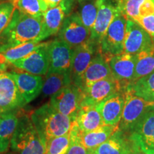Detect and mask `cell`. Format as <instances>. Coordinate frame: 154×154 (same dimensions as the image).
Masks as SVG:
<instances>
[{
	"instance_id": "16",
	"label": "cell",
	"mask_w": 154,
	"mask_h": 154,
	"mask_svg": "<svg viewBox=\"0 0 154 154\" xmlns=\"http://www.w3.org/2000/svg\"><path fill=\"white\" fill-rule=\"evenodd\" d=\"M129 135L142 152L154 154V113L149 109Z\"/></svg>"
},
{
	"instance_id": "29",
	"label": "cell",
	"mask_w": 154,
	"mask_h": 154,
	"mask_svg": "<svg viewBox=\"0 0 154 154\" xmlns=\"http://www.w3.org/2000/svg\"><path fill=\"white\" fill-rule=\"evenodd\" d=\"M77 14L86 28L91 31L98 12V0H84L77 2Z\"/></svg>"
},
{
	"instance_id": "20",
	"label": "cell",
	"mask_w": 154,
	"mask_h": 154,
	"mask_svg": "<svg viewBox=\"0 0 154 154\" xmlns=\"http://www.w3.org/2000/svg\"><path fill=\"white\" fill-rule=\"evenodd\" d=\"M125 103V91L113 94L96 106L105 125L117 126L122 116Z\"/></svg>"
},
{
	"instance_id": "43",
	"label": "cell",
	"mask_w": 154,
	"mask_h": 154,
	"mask_svg": "<svg viewBox=\"0 0 154 154\" xmlns=\"http://www.w3.org/2000/svg\"><path fill=\"white\" fill-rule=\"evenodd\" d=\"M81 1H84V0H77V2H81Z\"/></svg>"
},
{
	"instance_id": "21",
	"label": "cell",
	"mask_w": 154,
	"mask_h": 154,
	"mask_svg": "<svg viewBox=\"0 0 154 154\" xmlns=\"http://www.w3.org/2000/svg\"><path fill=\"white\" fill-rule=\"evenodd\" d=\"M137 146L129 134L118 129L95 151L97 154H129Z\"/></svg>"
},
{
	"instance_id": "8",
	"label": "cell",
	"mask_w": 154,
	"mask_h": 154,
	"mask_svg": "<svg viewBox=\"0 0 154 154\" xmlns=\"http://www.w3.org/2000/svg\"><path fill=\"white\" fill-rule=\"evenodd\" d=\"M82 98V88L72 83L51 96L49 103L58 112L75 119Z\"/></svg>"
},
{
	"instance_id": "9",
	"label": "cell",
	"mask_w": 154,
	"mask_h": 154,
	"mask_svg": "<svg viewBox=\"0 0 154 154\" xmlns=\"http://www.w3.org/2000/svg\"><path fill=\"white\" fill-rule=\"evenodd\" d=\"M126 87L113 77L98 81L82 89L83 98L81 106H96L113 94L124 91Z\"/></svg>"
},
{
	"instance_id": "36",
	"label": "cell",
	"mask_w": 154,
	"mask_h": 154,
	"mask_svg": "<svg viewBox=\"0 0 154 154\" xmlns=\"http://www.w3.org/2000/svg\"><path fill=\"white\" fill-rule=\"evenodd\" d=\"M71 143L66 154H87L88 150L84 148L76 139L70 137Z\"/></svg>"
},
{
	"instance_id": "23",
	"label": "cell",
	"mask_w": 154,
	"mask_h": 154,
	"mask_svg": "<svg viewBox=\"0 0 154 154\" xmlns=\"http://www.w3.org/2000/svg\"><path fill=\"white\" fill-rule=\"evenodd\" d=\"M74 124L82 133L92 131L105 125L96 106H81L75 117Z\"/></svg>"
},
{
	"instance_id": "27",
	"label": "cell",
	"mask_w": 154,
	"mask_h": 154,
	"mask_svg": "<svg viewBox=\"0 0 154 154\" xmlns=\"http://www.w3.org/2000/svg\"><path fill=\"white\" fill-rule=\"evenodd\" d=\"M134 95L151 103L154 101V72L127 86Z\"/></svg>"
},
{
	"instance_id": "30",
	"label": "cell",
	"mask_w": 154,
	"mask_h": 154,
	"mask_svg": "<svg viewBox=\"0 0 154 154\" xmlns=\"http://www.w3.org/2000/svg\"><path fill=\"white\" fill-rule=\"evenodd\" d=\"M70 134L50 138L47 140L45 154H66L70 146Z\"/></svg>"
},
{
	"instance_id": "7",
	"label": "cell",
	"mask_w": 154,
	"mask_h": 154,
	"mask_svg": "<svg viewBox=\"0 0 154 154\" xmlns=\"http://www.w3.org/2000/svg\"><path fill=\"white\" fill-rule=\"evenodd\" d=\"M76 5L77 0H62L57 7L48 9L43 15L42 32L37 42L58 34L65 18L72 14Z\"/></svg>"
},
{
	"instance_id": "22",
	"label": "cell",
	"mask_w": 154,
	"mask_h": 154,
	"mask_svg": "<svg viewBox=\"0 0 154 154\" xmlns=\"http://www.w3.org/2000/svg\"><path fill=\"white\" fill-rule=\"evenodd\" d=\"M112 77L108 59L98 51L83 74L82 89L88 87L98 81Z\"/></svg>"
},
{
	"instance_id": "24",
	"label": "cell",
	"mask_w": 154,
	"mask_h": 154,
	"mask_svg": "<svg viewBox=\"0 0 154 154\" xmlns=\"http://www.w3.org/2000/svg\"><path fill=\"white\" fill-rule=\"evenodd\" d=\"M19 111L0 116V153H5L9 149L18 123Z\"/></svg>"
},
{
	"instance_id": "33",
	"label": "cell",
	"mask_w": 154,
	"mask_h": 154,
	"mask_svg": "<svg viewBox=\"0 0 154 154\" xmlns=\"http://www.w3.org/2000/svg\"><path fill=\"white\" fill-rule=\"evenodd\" d=\"M144 0H123L121 5V11L127 19H135L138 18L140 6Z\"/></svg>"
},
{
	"instance_id": "6",
	"label": "cell",
	"mask_w": 154,
	"mask_h": 154,
	"mask_svg": "<svg viewBox=\"0 0 154 154\" xmlns=\"http://www.w3.org/2000/svg\"><path fill=\"white\" fill-rule=\"evenodd\" d=\"M26 104L10 73L0 69V116L19 111Z\"/></svg>"
},
{
	"instance_id": "38",
	"label": "cell",
	"mask_w": 154,
	"mask_h": 154,
	"mask_svg": "<svg viewBox=\"0 0 154 154\" xmlns=\"http://www.w3.org/2000/svg\"><path fill=\"white\" fill-rule=\"evenodd\" d=\"M129 154H146V153H144L143 152H142L141 151H140L139 148L137 146V147H136V149H135L132 152H131Z\"/></svg>"
},
{
	"instance_id": "19",
	"label": "cell",
	"mask_w": 154,
	"mask_h": 154,
	"mask_svg": "<svg viewBox=\"0 0 154 154\" xmlns=\"http://www.w3.org/2000/svg\"><path fill=\"white\" fill-rule=\"evenodd\" d=\"M108 61L115 79L126 86L132 82L136 63V55L124 52L111 57Z\"/></svg>"
},
{
	"instance_id": "17",
	"label": "cell",
	"mask_w": 154,
	"mask_h": 154,
	"mask_svg": "<svg viewBox=\"0 0 154 154\" xmlns=\"http://www.w3.org/2000/svg\"><path fill=\"white\" fill-rule=\"evenodd\" d=\"M16 83L21 95L27 104L42 92L44 80L42 76L29 74L17 69L9 72Z\"/></svg>"
},
{
	"instance_id": "32",
	"label": "cell",
	"mask_w": 154,
	"mask_h": 154,
	"mask_svg": "<svg viewBox=\"0 0 154 154\" xmlns=\"http://www.w3.org/2000/svg\"><path fill=\"white\" fill-rule=\"evenodd\" d=\"M15 9L16 6L11 1L0 4V34L10 22Z\"/></svg>"
},
{
	"instance_id": "39",
	"label": "cell",
	"mask_w": 154,
	"mask_h": 154,
	"mask_svg": "<svg viewBox=\"0 0 154 154\" xmlns=\"http://www.w3.org/2000/svg\"><path fill=\"white\" fill-rule=\"evenodd\" d=\"M150 111H152V112L154 113V101L153 102H151V106H150Z\"/></svg>"
},
{
	"instance_id": "3",
	"label": "cell",
	"mask_w": 154,
	"mask_h": 154,
	"mask_svg": "<svg viewBox=\"0 0 154 154\" xmlns=\"http://www.w3.org/2000/svg\"><path fill=\"white\" fill-rule=\"evenodd\" d=\"M31 119L38 132L47 140L69 134L75 120L58 112L49 103L33 111Z\"/></svg>"
},
{
	"instance_id": "13",
	"label": "cell",
	"mask_w": 154,
	"mask_h": 154,
	"mask_svg": "<svg viewBox=\"0 0 154 154\" xmlns=\"http://www.w3.org/2000/svg\"><path fill=\"white\" fill-rule=\"evenodd\" d=\"M153 49V42L148 32L135 20L127 19L124 52L136 55Z\"/></svg>"
},
{
	"instance_id": "18",
	"label": "cell",
	"mask_w": 154,
	"mask_h": 154,
	"mask_svg": "<svg viewBox=\"0 0 154 154\" xmlns=\"http://www.w3.org/2000/svg\"><path fill=\"white\" fill-rule=\"evenodd\" d=\"M119 129V126L103 125L97 129L87 133H82L76 125H73L69 134L72 138L76 139L87 150H95Z\"/></svg>"
},
{
	"instance_id": "4",
	"label": "cell",
	"mask_w": 154,
	"mask_h": 154,
	"mask_svg": "<svg viewBox=\"0 0 154 154\" xmlns=\"http://www.w3.org/2000/svg\"><path fill=\"white\" fill-rule=\"evenodd\" d=\"M126 22V17L121 11H119L100 42L99 51L108 61L113 56L124 53Z\"/></svg>"
},
{
	"instance_id": "42",
	"label": "cell",
	"mask_w": 154,
	"mask_h": 154,
	"mask_svg": "<svg viewBox=\"0 0 154 154\" xmlns=\"http://www.w3.org/2000/svg\"><path fill=\"white\" fill-rule=\"evenodd\" d=\"M9 1H11V2H13V3H14V5H15V3H16V2H17V0H9ZM15 6H16V5H15Z\"/></svg>"
},
{
	"instance_id": "2",
	"label": "cell",
	"mask_w": 154,
	"mask_h": 154,
	"mask_svg": "<svg viewBox=\"0 0 154 154\" xmlns=\"http://www.w3.org/2000/svg\"><path fill=\"white\" fill-rule=\"evenodd\" d=\"M10 145L14 154L46 153L47 140L36 130L31 113L19 111L18 123Z\"/></svg>"
},
{
	"instance_id": "15",
	"label": "cell",
	"mask_w": 154,
	"mask_h": 154,
	"mask_svg": "<svg viewBox=\"0 0 154 154\" xmlns=\"http://www.w3.org/2000/svg\"><path fill=\"white\" fill-rule=\"evenodd\" d=\"M49 67L48 73L71 72L73 49L59 38L50 41L48 47Z\"/></svg>"
},
{
	"instance_id": "25",
	"label": "cell",
	"mask_w": 154,
	"mask_h": 154,
	"mask_svg": "<svg viewBox=\"0 0 154 154\" xmlns=\"http://www.w3.org/2000/svg\"><path fill=\"white\" fill-rule=\"evenodd\" d=\"M44 44V42L38 43L33 41L9 48L2 52H0V66H5L7 63L11 64L14 61L22 59L34 50L41 47Z\"/></svg>"
},
{
	"instance_id": "5",
	"label": "cell",
	"mask_w": 154,
	"mask_h": 154,
	"mask_svg": "<svg viewBox=\"0 0 154 154\" xmlns=\"http://www.w3.org/2000/svg\"><path fill=\"white\" fill-rule=\"evenodd\" d=\"M151 103L134 95L128 88L125 90V103L119 129L130 134L140 119L149 111Z\"/></svg>"
},
{
	"instance_id": "40",
	"label": "cell",
	"mask_w": 154,
	"mask_h": 154,
	"mask_svg": "<svg viewBox=\"0 0 154 154\" xmlns=\"http://www.w3.org/2000/svg\"><path fill=\"white\" fill-rule=\"evenodd\" d=\"M87 154H97L96 153L95 150H88Z\"/></svg>"
},
{
	"instance_id": "11",
	"label": "cell",
	"mask_w": 154,
	"mask_h": 154,
	"mask_svg": "<svg viewBox=\"0 0 154 154\" xmlns=\"http://www.w3.org/2000/svg\"><path fill=\"white\" fill-rule=\"evenodd\" d=\"M90 35L91 31L84 26L76 11L65 18L58 32V38L72 49L87 42Z\"/></svg>"
},
{
	"instance_id": "1",
	"label": "cell",
	"mask_w": 154,
	"mask_h": 154,
	"mask_svg": "<svg viewBox=\"0 0 154 154\" xmlns=\"http://www.w3.org/2000/svg\"><path fill=\"white\" fill-rule=\"evenodd\" d=\"M42 19L31 17L16 8L10 22L0 34V52L27 42H38Z\"/></svg>"
},
{
	"instance_id": "35",
	"label": "cell",
	"mask_w": 154,
	"mask_h": 154,
	"mask_svg": "<svg viewBox=\"0 0 154 154\" xmlns=\"http://www.w3.org/2000/svg\"><path fill=\"white\" fill-rule=\"evenodd\" d=\"M154 15V0H144L140 6L138 18Z\"/></svg>"
},
{
	"instance_id": "45",
	"label": "cell",
	"mask_w": 154,
	"mask_h": 154,
	"mask_svg": "<svg viewBox=\"0 0 154 154\" xmlns=\"http://www.w3.org/2000/svg\"><path fill=\"white\" fill-rule=\"evenodd\" d=\"M0 154H4V153H0Z\"/></svg>"
},
{
	"instance_id": "31",
	"label": "cell",
	"mask_w": 154,
	"mask_h": 154,
	"mask_svg": "<svg viewBox=\"0 0 154 154\" xmlns=\"http://www.w3.org/2000/svg\"><path fill=\"white\" fill-rule=\"evenodd\" d=\"M15 5L20 11L36 18H43L45 13L38 0H17Z\"/></svg>"
},
{
	"instance_id": "37",
	"label": "cell",
	"mask_w": 154,
	"mask_h": 154,
	"mask_svg": "<svg viewBox=\"0 0 154 154\" xmlns=\"http://www.w3.org/2000/svg\"><path fill=\"white\" fill-rule=\"evenodd\" d=\"M41 3L42 9L44 12H46L48 9L57 7L62 0H38Z\"/></svg>"
},
{
	"instance_id": "14",
	"label": "cell",
	"mask_w": 154,
	"mask_h": 154,
	"mask_svg": "<svg viewBox=\"0 0 154 154\" xmlns=\"http://www.w3.org/2000/svg\"><path fill=\"white\" fill-rule=\"evenodd\" d=\"M50 42H44V45L29 54L22 59L11 63L15 68L29 73L38 75H47L49 67V58L48 47Z\"/></svg>"
},
{
	"instance_id": "41",
	"label": "cell",
	"mask_w": 154,
	"mask_h": 154,
	"mask_svg": "<svg viewBox=\"0 0 154 154\" xmlns=\"http://www.w3.org/2000/svg\"><path fill=\"white\" fill-rule=\"evenodd\" d=\"M7 1H9V0H0V4L5 2H7Z\"/></svg>"
},
{
	"instance_id": "26",
	"label": "cell",
	"mask_w": 154,
	"mask_h": 154,
	"mask_svg": "<svg viewBox=\"0 0 154 154\" xmlns=\"http://www.w3.org/2000/svg\"><path fill=\"white\" fill-rule=\"evenodd\" d=\"M72 83L71 72L49 73L46 75L42 92L44 97H51L61 88Z\"/></svg>"
},
{
	"instance_id": "12",
	"label": "cell",
	"mask_w": 154,
	"mask_h": 154,
	"mask_svg": "<svg viewBox=\"0 0 154 154\" xmlns=\"http://www.w3.org/2000/svg\"><path fill=\"white\" fill-rule=\"evenodd\" d=\"M98 51L99 47L89 40L73 49L71 77L73 84L81 88L82 87L83 74Z\"/></svg>"
},
{
	"instance_id": "44",
	"label": "cell",
	"mask_w": 154,
	"mask_h": 154,
	"mask_svg": "<svg viewBox=\"0 0 154 154\" xmlns=\"http://www.w3.org/2000/svg\"><path fill=\"white\" fill-rule=\"evenodd\" d=\"M0 120H1V117H0Z\"/></svg>"
},
{
	"instance_id": "28",
	"label": "cell",
	"mask_w": 154,
	"mask_h": 154,
	"mask_svg": "<svg viewBox=\"0 0 154 154\" xmlns=\"http://www.w3.org/2000/svg\"><path fill=\"white\" fill-rule=\"evenodd\" d=\"M136 57V63L132 82L154 72V49L141 51Z\"/></svg>"
},
{
	"instance_id": "34",
	"label": "cell",
	"mask_w": 154,
	"mask_h": 154,
	"mask_svg": "<svg viewBox=\"0 0 154 154\" xmlns=\"http://www.w3.org/2000/svg\"><path fill=\"white\" fill-rule=\"evenodd\" d=\"M135 21L138 22L151 36L154 48V15L138 18L135 19Z\"/></svg>"
},
{
	"instance_id": "10",
	"label": "cell",
	"mask_w": 154,
	"mask_h": 154,
	"mask_svg": "<svg viewBox=\"0 0 154 154\" xmlns=\"http://www.w3.org/2000/svg\"><path fill=\"white\" fill-rule=\"evenodd\" d=\"M119 11H121L120 6L116 0H98L97 16L88 40L99 47L102 37Z\"/></svg>"
}]
</instances>
